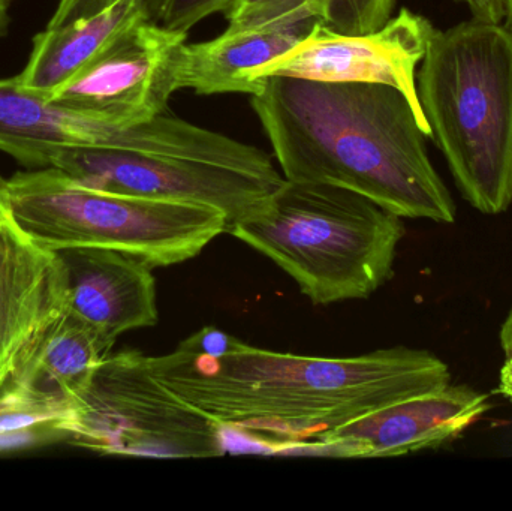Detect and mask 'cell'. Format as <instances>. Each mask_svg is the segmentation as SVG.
<instances>
[{"label": "cell", "mask_w": 512, "mask_h": 511, "mask_svg": "<svg viewBox=\"0 0 512 511\" xmlns=\"http://www.w3.org/2000/svg\"><path fill=\"white\" fill-rule=\"evenodd\" d=\"M228 29L318 18V0H233L225 9Z\"/></svg>", "instance_id": "17"}, {"label": "cell", "mask_w": 512, "mask_h": 511, "mask_svg": "<svg viewBox=\"0 0 512 511\" xmlns=\"http://www.w3.org/2000/svg\"><path fill=\"white\" fill-rule=\"evenodd\" d=\"M228 234L279 266L313 305L369 299L394 273L403 219L337 186L286 180Z\"/></svg>", "instance_id": "5"}, {"label": "cell", "mask_w": 512, "mask_h": 511, "mask_svg": "<svg viewBox=\"0 0 512 511\" xmlns=\"http://www.w3.org/2000/svg\"><path fill=\"white\" fill-rule=\"evenodd\" d=\"M251 105L282 176L364 195L405 219L456 221L423 114L387 84L259 78Z\"/></svg>", "instance_id": "2"}, {"label": "cell", "mask_w": 512, "mask_h": 511, "mask_svg": "<svg viewBox=\"0 0 512 511\" xmlns=\"http://www.w3.org/2000/svg\"><path fill=\"white\" fill-rule=\"evenodd\" d=\"M396 0H318V18L340 33L381 29L393 17Z\"/></svg>", "instance_id": "16"}, {"label": "cell", "mask_w": 512, "mask_h": 511, "mask_svg": "<svg viewBox=\"0 0 512 511\" xmlns=\"http://www.w3.org/2000/svg\"><path fill=\"white\" fill-rule=\"evenodd\" d=\"M465 3L471 9L472 17L492 23H502L504 20V2L502 0H456Z\"/></svg>", "instance_id": "19"}, {"label": "cell", "mask_w": 512, "mask_h": 511, "mask_svg": "<svg viewBox=\"0 0 512 511\" xmlns=\"http://www.w3.org/2000/svg\"><path fill=\"white\" fill-rule=\"evenodd\" d=\"M499 342H501L502 351L505 359L512 357V308L508 312L507 318L502 323L501 333H499Z\"/></svg>", "instance_id": "21"}, {"label": "cell", "mask_w": 512, "mask_h": 511, "mask_svg": "<svg viewBox=\"0 0 512 511\" xmlns=\"http://www.w3.org/2000/svg\"><path fill=\"white\" fill-rule=\"evenodd\" d=\"M65 309L56 252L39 248L0 215V387Z\"/></svg>", "instance_id": "12"}, {"label": "cell", "mask_w": 512, "mask_h": 511, "mask_svg": "<svg viewBox=\"0 0 512 511\" xmlns=\"http://www.w3.org/2000/svg\"><path fill=\"white\" fill-rule=\"evenodd\" d=\"M153 374L224 429L300 450L372 411L451 383L435 354L394 347L354 357L297 356L242 342L222 356L174 350L149 357Z\"/></svg>", "instance_id": "1"}, {"label": "cell", "mask_w": 512, "mask_h": 511, "mask_svg": "<svg viewBox=\"0 0 512 511\" xmlns=\"http://www.w3.org/2000/svg\"><path fill=\"white\" fill-rule=\"evenodd\" d=\"M14 0H0V36L5 35L9 24V9Z\"/></svg>", "instance_id": "22"}, {"label": "cell", "mask_w": 512, "mask_h": 511, "mask_svg": "<svg viewBox=\"0 0 512 511\" xmlns=\"http://www.w3.org/2000/svg\"><path fill=\"white\" fill-rule=\"evenodd\" d=\"M48 167L111 194L213 207L230 225L259 212L285 182L264 150L171 111L125 126L111 146L62 150Z\"/></svg>", "instance_id": "4"}, {"label": "cell", "mask_w": 512, "mask_h": 511, "mask_svg": "<svg viewBox=\"0 0 512 511\" xmlns=\"http://www.w3.org/2000/svg\"><path fill=\"white\" fill-rule=\"evenodd\" d=\"M57 432L104 455L215 458L224 428L168 389L140 351L110 353L93 372Z\"/></svg>", "instance_id": "7"}, {"label": "cell", "mask_w": 512, "mask_h": 511, "mask_svg": "<svg viewBox=\"0 0 512 511\" xmlns=\"http://www.w3.org/2000/svg\"><path fill=\"white\" fill-rule=\"evenodd\" d=\"M149 18L147 0H59L44 32L33 39L23 89L50 95L135 24Z\"/></svg>", "instance_id": "13"}, {"label": "cell", "mask_w": 512, "mask_h": 511, "mask_svg": "<svg viewBox=\"0 0 512 511\" xmlns=\"http://www.w3.org/2000/svg\"><path fill=\"white\" fill-rule=\"evenodd\" d=\"M498 392L512 404V357L505 359L499 374Z\"/></svg>", "instance_id": "20"}, {"label": "cell", "mask_w": 512, "mask_h": 511, "mask_svg": "<svg viewBox=\"0 0 512 511\" xmlns=\"http://www.w3.org/2000/svg\"><path fill=\"white\" fill-rule=\"evenodd\" d=\"M233 0H147L149 18L159 26L189 32L212 15L224 14Z\"/></svg>", "instance_id": "18"}, {"label": "cell", "mask_w": 512, "mask_h": 511, "mask_svg": "<svg viewBox=\"0 0 512 511\" xmlns=\"http://www.w3.org/2000/svg\"><path fill=\"white\" fill-rule=\"evenodd\" d=\"M504 2L505 29L508 30L512 38V0H502Z\"/></svg>", "instance_id": "23"}, {"label": "cell", "mask_w": 512, "mask_h": 511, "mask_svg": "<svg viewBox=\"0 0 512 511\" xmlns=\"http://www.w3.org/2000/svg\"><path fill=\"white\" fill-rule=\"evenodd\" d=\"M421 110L462 197L484 215L512 204V38L472 17L435 30L417 71Z\"/></svg>", "instance_id": "3"}, {"label": "cell", "mask_w": 512, "mask_h": 511, "mask_svg": "<svg viewBox=\"0 0 512 511\" xmlns=\"http://www.w3.org/2000/svg\"><path fill=\"white\" fill-rule=\"evenodd\" d=\"M113 342L63 311L15 366L0 390L68 413Z\"/></svg>", "instance_id": "15"}, {"label": "cell", "mask_w": 512, "mask_h": 511, "mask_svg": "<svg viewBox=\"0 0 512 511\" xmlns=\"http://www.w3.org/2000/svg\"><path fill=\"white\" fill-rule=\"evenodd\" d=\"M435 27L424 15L402 8L381 29L340 33L321 20L294 47L249 72L255 83L265 77H291L321 83L387 84L400 90L423 114L417 71Z\"/></svg>", "instance_id": "8"}, {"label": "cell", "mask_w": 512, "mask_h": 511, "mask_svg": "<svg viewBox=\"0 0 512 511\" xmlns=\"http://www.w3.org/2000/svg\"><path fill=\"white\" fill-rule=\"evenodd\" d=\"M188 32L147 20L132 26L54 89L48 99L113 125L129 126L167 113L173 62ZM45 96V95H44Z\"/></svg>", "instance_id": "9"}, {"label": "cell", "mask_w": 512, "mask_h": 511, "mask_svg": "<svg viewBox=\"0 0 512 511\" xmlns=\"http://www.w3.org/2000/svg\"><path fill=\"white\" fill-rule=\"evenodd\" d=\"M0 215L47 251L111 249L152 269L192 260L230 227L213 207L99 191L54 167L0 174Z\"/></svg>", "instance_id": "6"}, {"label": "cell", "mask_w": 512, "mask_h": 511, "mask_svg": "<svg viewBox=\"0 0 512 511\" xmlns=\"http://www.w3.org/2000/svg\"><path fill=\"white\" fill-rule=\"evenodd\" d=\"M319 18L283 21L246 29H225L209 41L180 45L173 62V86L197 95L246 93L255 95L261 81L248 74L294 47Z\"/></svg>", "instance_id": "14"}, {"label": "cell", "mask_w": 512, "mask_h": 511, "mask_svg": "<svg viewBox=\"0 0 512 511\" xmlns=\"http://www.w3.org/2000/svg\"><path fill=\"white\" fill-rule=\"evenodd\" d=\"M65 282L66 311L116 344L123 333L158 324L152 267L111 249L56 252Z\"/></svg>", "instance_id": "11"}, {"label": "cell", "mask_w": 512, "mask_h": 511, "mask_svg": "<svg viewBox=\"0 0 512 511\" xmlns=\"http://www.w3.org/2000/svg\"><path fill=\"white\" fill-rule=\"evenodd\" d=\"M489 396L453 384L394 402L301 447L337 458H394L453 443L490 410Z\"/></svg>", "instance_id": "10"}]
</instances>
